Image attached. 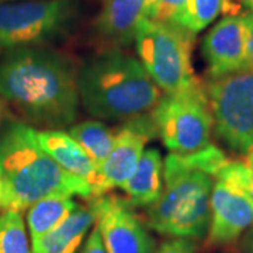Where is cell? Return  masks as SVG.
<instances>
[{"label":"cell","instance_id":"1","mask_svg":"<svg viewBox=\"0 0 253 253\" xmlns=\"http://www.w3.org/2000/svg\"><path fill=\"white\" fill-rule=\"evenodd\" d=\"M78 72L68 56L54 49L7 51L0 58V96L28 121L61 129L78 117Z\"/></svg>","mask_w":253,"mask_h":253},{"label":"cell","instance_id":"2","mask_svg":"<svg viewBox=\"0 0 253 253\" xmlns=\"http://www.w3.org/2000/svg\"><path fill=\"white\" fill-rule=\"evenodd\" d=\"M226 161L212 144L194 154L168 155L163 161V191L146 210V226L173 238H203L210 224L214 180Z\"/></svg>","mask_w":253,"mask_h":253},{"label":"cell","instance_id":"3","mask_svg":"<svg viewBox=\"0 0 253 253\" xmlns=\"http://www.w3.org/2000/svg\"><path fill=\"white\" fill-rule=\"evenodd\" d=\"M0 177L3 211L23 212L52 196L94 197L87 181L65 172L42 149L33 126L16 121L0 132Z\"/></svg>","mask_w":253,"mask_h":253},{"label":"cell","instance_id":"4","mask_svg":"<svg viewBox=\"0 0 253 253\" xmlns=\"http://www.w3.org/2000/svg\"><path fill=\"white\" fill-rule=\"evenodd\" d=\"M78 89L90 116L114 121L149 114L163 94L138 58L120 49H109L83 63Z\"/></svg>","mask_w":253,"mask_h":253},{"label":"cell","instance_id":"5","mask_svg":"<svg viewBox=\"0 0 253 253\" xmlns=\"http://www.w3.org/2000/svg\"><path fill=\"white\" fill-rule=\"evenodd\" d=\"M196 34L186 27L144 18L135 36L138 61L165 94L183 90L199 81L193 71Z\"/></svg>","mask_w":253,"mask_h":253},{"label":"cell","instance_id":"6","mask_svg":"<svg viewBox=\"0 0 253 253\" xmlns=\"http://www.w3.org/2000/svg\"><path fill=\"white\" fill-rule=\"evenodd\" d=\"M149 116L170 154H194L211 145L214 121L207 89L200 81L183 90L163 93Z\"/></svg>","mask_w":253,"mask_h":253},{"label":"cell","instance_id":"7","mask_svg":"<svg viewBox=\"0 0 253 253\" xmlns=\"http://www.w3.org/2000/svg\"><path fill=\"white\" fill-rule=\"evenodd\" d=\"M75 11L71 0L0 1V49L38 46L63 36Z\"/></svg>","mask_w":253,"mask_h":253},{"label":"cell","instance_id":"8","mask_svg":"<svg viewBox=\"0 0 253 253\" xmlns=\"http://www.w3.org/2000/svg\"><path fill=\"white\" fill-rule=\"evenodd\" d=\"M206 89L215 134L238 154H252L253 71L211 79Z\"/></svg>","mask_w":253,"mask_h":253},{"label":"cell","instance_id":"9","mask_svg":"<svg viewBox=\"0 0 253 253\" xmlns=\"http://www.w3.org/2000/svg\"><path fill=\"white\" fill-rule=\"evenodd\" d=\"M89 204L107 253H154V238L128 200L103 194Z\"/></svg>","mask_w":253,"mask_h":253},{"label":"cell","instance_id":"10","mask_svg":"<svg viewBox=\"0 0 253 253\" xmlns=\"http://www.w3.org/2000/svg\"><path fill=\"white\" fill-rule=\"evenodd\" d=\"M210 206L207 246H229L253 228V201L235 183L215 177Z\"/></svg>","mask_w":253,"mask_h":253},{"label":"cell","instance_id":"11","mask_svg":"<svg viewBox=\"0 0 253 253\" xmlns=\"http://www.w3.org/2000/svg\"><path fill=\"white\" fill-rule=\"evenodd\" d=\"M156 135L149 114L128 120L117 134L113 149L99 168L100 196L113 189H121L132 173L145 152V146Z\"/></svg>","mask_w":253,"mask_h":253},{"label":"cell","instance_id":"12","mask_svg":"<svg viewBox=\"0 0 253 253\" xmlns=\"http://www.w3.org/2000/svg\"><path fill=\"white\" fill-rule=\"evenodd\" d=\"M201 52L207 63L210 81L251 71L244 14L221 18L204 37Z\"/></svg>","mask_w":253,"mask_h":253},{"label":"cell","instance_id":"13","mask_svg":"<svg viewBox=\"0 0 253 253\" xmlns=\"http://www.w3.org/2000/svg\"><path fill=\"white\" fill-rule=\"evenodd\" d=\"M146 0H103L94 20V33L111 49L134 44L136 31L145 18Z\"/></svg>","mask_w":253,"mask_h":253},{"label":"cell","instance_id":"14","mask_svg":"<svg viewBox=\"0 0 253 253\" xmlns=\"http://www.w3.org/2000/svg\"><path fill=\"white\" fill-rule=\"evenodd\" d=\"M37 138L42 149L65 172L87 181L93 189L94 197H100L99 170L72 136L62 129H42L37 131Z\"/></svg>","mask_w":253,"mask_h":253},{"label":"cell","instance_id":"15","mask_svg":"<svg viewBox=\"0 0 253 253\" xmlns=\"http://www.w3.org/2000/svg\"><path fill=\"white\" fill-rule=\"evenodd\" d=\"M94 222L96 217L90 204L78 206L72 214L55 229L36 242H31V252L76 253Z\"/></svg>","mask_w":253,"mask_h":253},{"label":"cell","instance_id":"16","mask_svg":"<svg viewBox=\"0 0 253 253\" xmlns=\"http://www.w3.org/2000/svg\"><path fill=\"white\" fill-rule=\"evenodd\" d=\"M165 186L162 154L156 148L145 149L135 172L121 187L134 207H149L161 197Z\"/></svg>","mask_w":253,"mask_h":253},{"label":"cell","instance_id":"17","mask_svg":"<svg viewBox=\"0 0 253 253\" xmlns=\"http://www.w3.org/2000/svg\"><path fill=\"white\" fill-rule=\"evenodd\" d=\"M79 204L72 197L52 196L40 200L28 208L27 224L30 229L31 242L51 232L62 221L69 217Z\"/></svg>","mask_w":253,"mask_h":253},{"label":"cell","instance_id":"18","mask_svg":"<svg viewBox=\"0 0 253 253\" xmlns=\"http://www.w3.org/2000/svg\"><path fill=\"white\" fill-rule=\"evenodd\" d=\"M68 134L89 155L97 170L107 159L116 141V134L109 126L96 120H87L71 126Z\"/></svg>","mask_w":253,"mask_h":253},{"label":"cell","instance_id":"19","mask_svg":"<svg viewBox=\"0 0 253 253\" xmlns=\"http://www.w3.org/2000/svg\"><path fill=\"white\" fill-rule=\"evenodd\" d=\"M0 253H33L23 212L3 211L0 214Z\"/></svg>","mask_w":253,"mask_h":253},{"label":"cell","instance_id":"20","mask_svg":"<svg viewBox=\"0 0 253 253\" xmlns=\"http://www.w3.org/2000/svg\"><path fill=\"white\" fill-rule=\"evenodd\" d=\"M190 0H146L145 18L186 27Z\"/></svg>","mask_w":253,"mask_h":253},{"label":"cell","instance_id":"21","mask_svg":"<svg viewBox=\"0 0 253 253\" xmlns=\"http://www.w3.org/2000/svg\"><path fill=\"white\" fill-rule=\"evenodd\" d=\"M224 0H190L186 28L197 34L210 26L222 11Z\"/></svg>","mask_w":253,"mask_h":253},{"label":"cell","instance_id":"22","mask_svg":"<svg viewBox=\"0 0 253 253\" xmlns=\"http://www.w3.org/2000/svg\"><path fill=\"white\" fill-rule=\"evenodd\" d=\"M156 253H196V242L186 238H173L163 242Z\"/></svg>","mask_w":253,"mask_h":253},{"label":"cell","instance_id":"23","mask_svg":"<svg viewBox=\"0 0 253 253\" xmlns=\"http://www.w3.org/2000/svg\"><path fill=\"white\" fill-rule=\"evenodd\" d=\"M242 10L253 13V0H224L221 13L225 16H242Z\"/></svg>","mask_w":253,"mask_h":253},{"label":"cell","instance_id":"24","mask_svg":"<svg viewBox=\"0 0 253 253\" xmlns=\"http://www.w3.org/2000/svg\"><path fill=\"white\" fill-rule=\"evenodd\" d=\"M82 253H107L97 228L91 229L90 235L87 236V241L82 249Z\"/></svg>","mask_w":253,"mask_h":253},{"label":"cell","instance_id":"25","mask_svg":"<svg viewBox=\"0 0 253 253\" xmlns=\"http://www.w3.org/2000/svg\"><path fill=\"white\" fill-rule=\"evenodd\" d=\"M245 27H246V48H248V61L251 71H253V13L244 14Z\"/></svg>","mask_w":253,"mask_h":253},{"label":"cell","instance_id":"26","mask_svg":"<svg viewBox=\"0 0 253 253\" xmlns=\"http://www.w3.org/2000/svg\"><path fill=\"white\" fill-rule=\"evenodd\" d=\"M3 212V184H1V177H0V214Z\"/></svg>","mask_w":253,"mask_h":253},{"label":"cell","instance_id":"27","mask_svg":"<svg viewBox=\"0 0 253 253\" xmlns=\"http://www.w3.org/2000/svg\"><path fill=\"white\" fill-rule=\"evenodd\" d=\"M245 249L248 253H253V245H245Z\"/></svg>","mask_w":253,"mask_h":253},{"label":"cell","instance_id":"28","mask_svg":"<svg viewBox=\"0 0 253 253\" xmlns=\"http://www.w3.org/2000/svg\"><path fill=\"white\" fill-rule=\"evenodd\" d=\"M245 245H253V231L251 232V236L248 238V241H246V244Z\"/></svg>","mask_w":253,"mask_h":253},{"label":"cell","instance_id":"29","mask_svg":"<svg viewBox=\"0 0 253 253\" xmlns=\"http://www.w3.org/2000/svg\"><path fill=\"white\" fill-rule=\"evenodd\" d=\"M0 1H18V0H0Z\"/></svg>","mask_w":253,"mask_h":253}]
</instances>
